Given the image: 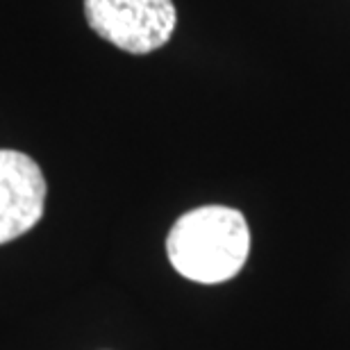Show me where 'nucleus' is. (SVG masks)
Here are the masks:
<instances>
[{"mask_svg":"<svg viewBox=\"0 0 350 350\" xmlns=\"http://www.w3.org/2000/svg\"><path fill=\"white\" fill-rule=\"evenodd\" d=\"M250 250V230L241 212L207 205L175 221L166 239L173 269L200 284H219L243 269Z\"/></svg>","mask_w":350,"mask_h":350,"instance_id":"obj_1","label":"nucleus"},{"mask_svg":"<svg viewBox=\"0 0 350 350\" xmlns=\"http://www.w3.org/2000/svg\"><path fill=\"white\" fill-rule=\"evenodd\" d=\"M85 16L98 37L132 55L162 48L178 23L171 0H85Z\"/></svg>","mask_w":350,"mask_h":350,"instance_id":"obj_2","label":"nucleus"},{"mask_svg":"<svg viewBox=\"0 0 350 350\" xmlns=\"http://www.w3.org/2000/svg\"><path fill=\"white\" fill-rule=\"evenodd\" d=\"M46 205V178L25 152L0 150V243L37 226Z\"/></svg>","mask_w":350,"mask_h":350,"instance_id":"obj_3","label":"nucleus"}]
</instances>
